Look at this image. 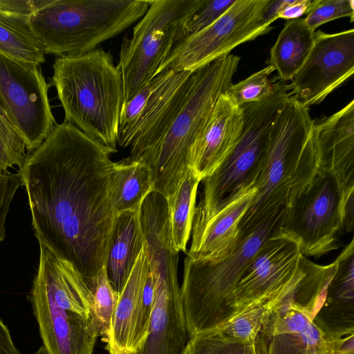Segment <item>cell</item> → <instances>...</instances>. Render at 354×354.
I'll use <instances>...</instances> for the list:
<instances>
[{
  "mask_svg": "<svg viewBox=\"0 0 354 354\" xmlns=\"http://www.w3.org/2000/svg\"><path fill=\"white\" fill-rule=\"evenodd\" d=\"M148 271V254L145 242L128 280L119 294L111 328L106 339V348L109 354H135L133 339Z\"/></svg>",
  "mask_w": 354,
  "mask_h": 354,
  "instance_id": "7402d4cb",
  "label": "cell"
},
{
  "mask_svg": "<svg viewBox=\"0 0 354 354\" xmlns=\"http://www.w3.org/2000/svg\"><path fill=\"white\" fill-rule=\"evenodd\" d=\"M181 354H188L187 352L185 350H183V353Z\"/></svg>",
  "mask_w": 354,
  "mask_h": 354,
  "instance_id": "b9f144b4",
  "label": "cell"
},
{
  "mask_svg": "<svg viewBox=\"0 0 354 354\" xmlns=\"http://www.w3.org/2000/svg\"><path fill=\"white\" fill-rule=\"evenodd\" d=\"M341 202L335 179L318 168L285 208L280 228L298 242L304 257L319 258L339 246L344 232Z\"/></svg>",
  "mask_w": 354,
  "mask_h": 354,
  "instance_id": "30bf717a",
  "label": "cell"
},
{
  "mask_svg": "<svg viewBox=\"0 0 354 354\" xmlns=\"http://www.w3.org/2000/svg\"><path fill=\"white\" fill-rule=\"evenodd\" d=\"M328 340L329 354H354V333Z\"/></svg>",
  "mask_w": 354,
  "mask_h": 354,
  "instance_id": "74e56055",
  "label": "cell"
},
{
  "mask_svg": "<svg viewBox=\"0 0 354 354\" xmlns=\"http://www.w3.org/2000/svg\"><path fill=\"white\" fill-rule=\"evenodd\" d=\"M201 182L190 169L178 187L176 192L167 200L171 237V249L174 253L187 252L194 212L197 189Z\"/></svg>",
  "mask_w": 354,
  "mask_h": 354,
  "instance_id": "4316f807",
  "label": "cell"
},
{
  "mask_svg": "<svg viewBox=\"0 0 354 354\" xmlns=\"http://www.w3.org/2000/svg\"><path fill=\"white\" fill-rule=\"evenodd\" d=\"M274 71V68L268 65L245 80L232 84L226 92L227 96L238 106L268 97L274 88V82L268 78Z\"/></svg>",
  "mask_w": 354,
  "mask_h": 354,
  "instance_id": "1f68e13d",
  "label": "cell"
},
{
  "mask_svg": "<svg viewBox=\"0 0 354 354\" xmlns=\"http://www.w3.org/2000/svg\"><path fill=\"white\" fill-rule=\"evenodd\" d=\"M0 54L37 64L45 62V53L35 37L29 17L0 9Z\"/></svg>",
  "mask_w": 354,
  "mask_h": 354,
  "instance_id": "484cf974",
  "label": "cell"
},
{
  "mask_svg": "<svg viewBox=\"0 0 354 354\" xmlns=\"http://www.w3.org/2000/svg\"><path fill=\"white\" fill-rule=\"evenodd\" d=\"M241 107L222 95L191 156L190 169L201 181L211 175L236 145L241 133Z\"/></svg>",
  "mask_w": 354,
  "mask_h": 354,
  "instance_id": "e0dca14e",
  "label": "cell"
},
{
  "mask_svg": "<svg viewBox=\"0 0 354 354\" xmlns=\"http://www.w3.org/2000/svg\"><path fill=\"white\" fill-rule=\"evenodd\" d=\"M24 138L0 98V178L11 174L9 168L22 169L28 155Z\"/></svg>",
  "mask_w": 354,
  "mask_h": 354,
  "instance_id": "f1b7e54d",
  "label": "cell"
},
{
  "mask_svg": "<svg viewBox=\"0 0 354 354\" xmlns=\"http://www.w3.org/2000/svg\"><path fill=\"white\" fill-rule=\"evenodd\" d=\"M286 3V0H269L261 17V22L264 25L270 26L277 19L278 15Z\"/></svg>",
  "mask_w": 354,
  "mask_h": 354,
  "instance_id": "f35d334b",
  "label": "cell"
},
{
  "mask_svg": "<svg viewBox=\"0 0 354 354\" xmlns=\"http://www.w3.org/2000/svg\"><path fill=\"white\" fill-rule=\"evenodd\" d=\"M140 210L121 212L115 216L109 244L106 270L113 288L120 294L145 244Z\"/></svg>",
  "mask_w": 354,
  "mask_h": 354,
  "instance_id": "603a6c76",
  "label": "cell"
},
{
  "mask_svg": "<svg viewBox=\"0 0 354 354\" xmlns=\"http://www.w3.org/2000/svg\"><path fill=\"white\" fill-rule=\"evenodd\" d=\"M149 0H53L29 17L45 54L79 55L97 48L147 11Z\"/></svg>",
  "mask_w": 354,
  "mask_h": 354,
  "instance_id": "8992f818",
  "label": "cell"
},
{
  "mask_svg": "<svg viewBox=\"0 0 354 354\" xmlns=\"http://www.w3.org/2000/svg\"><path fill=\"white\" fill-rule=\"evenodd\" d=\"M185 350L188 354H250L253 344L235 340L214 329L189 337Z\"/></svg>",
  "mask_w": 354,
  "mask_h": 354,
  "instance_id": "f546056e",
  "label": "cell"
},
{
  "mask_svg": "<svg viewBox=\"0 0 354 354\" xmlns=\"http://www.w3.org/2000/svg\"><path fill=\"white\" fill-rule=\"evenodd\" d=\"M281 208L241 235L234 250L218 261L185 259L180 288L188 337L221 327L234 313L233 293L251 259L283 221Z\"/></svg>",
  "mask_w": 354,
  "mask_h": 354,
  "instance_id": "5b68a950",
  "label": "cell"
},
{
  "mask_svg": "<svg viewBox=\"0 0 354 354\" xmlns=\"http://www.w3.org/2000/svg\"><path fill=\"white\" fill-rule=\"evenodd\" d=\"M250 354H254V349L252 350V353Z\"/></svg>",
  "mask_w": 354,
  "mask_h": 354,
  "instance_id": "7bdbcfd3",
  "label": "cell"
},
{
  "mask_svg": "<svg viewBox=\"0 0 354 354\" xmlns=\"http://www.w3.org/2000/svg\"><path fill=\"white\" fill-rule=\"evenodd\" d=\"M86 281L91 292L92 316L100 336L105 339L110 332L119 294L109 280L106 267H102Z\"/></svg>",
  "mask_w": 354,
  "mask_h": 354,
  "instance_id": "83f0119b",
  "label": "cell"
},
{
  "mask_svg": "<svg viewBox=\"0 0 354 354\" xmlns=\"http://www.w3.org/2000/svg\"><path fill=\"white\" fill-rule=\"evenodd\" d=\"M280 227L248 263L233 293V317L253 304L274 298L297 275L303 254L298 242Z\"/></svg>",
  "mask_w": 354,
  "mask_h": 354,
  "instance_id": "4fadbf2b",
  "label": "cell"
},
{
  "mask_svg": "<svg viewBox=\"0 0 354 354\" xmlns=\"http://www.w3.org/2000/svg\"><path fill=\"white\" fill-rule=\"evenodd\" d=\"M22 185L20 173H11L0 178V243L6 237V220L10 204Z\"/></svg>",
  "mask_w": 354,
  "mask_h": 354,
  "instance_id": "e575fe53",
  "label": "cell"
},
{
  "mask_svg": "<svg viewBox=\"0 0 354 354\" xmlns=\"http://www.w3.org/2000/svg\"><path fill=\"white\" fill-rule=\"evenodd\" d=\"M291 95L290 84L279 81L274 83L268 97L240 106L243 124L239 139L216 169L202 180L203 194L196 205L192 230L203 225L243 191L254 188L273 124Z\"/></svg>",
  "mask_w": 354,
  "mask_h": 354,
  "instance_id": "52a82bcc",
  "label": "cell"
},
{
  "mask_svg": "<svg viewBox=\"0 0 354 354\" xmlns=\"http://www.w3.org/2000/svg\"><path fill=\"white\" fill-rule=\"evenodd\" d=\"M50 86H54L68 122L102 145L116 149L124 102L121 73L110 52L97 48L57 57Z\"/></svg>",
  "mask_w": 354,
  "mask_h": 354,
  "instance_id": "277c9868",
  "label": "cell"
},
{
  "mask_svg": "<svg viewBox=\"0 0 354 354\" xmlns=\"http://www.w3.org/2000/svg\"><path fill=\"white\" fill-rule=\"evenodd\" d=\"M324 304L313 319L328 338L354 333V239L336 258Z\"/></svg>",
  "mask_w": 354,
  "mask_h": 354,
  "instance_id": "ffe728a7",
  "label": "cell"
},
{
  "mask_svg": "<svg viewBox=\"0 0 354 354\" xmlns=\"http://www.w3.org/2000/svg\"><path fill=\"white\" fill-rule=\"evenodd\" d=\"M354 73V30L315 32L313 48L291 80L292 95L306 106L321 103Z\"/></svg>",
  "mask_w": 354,
  "mask_h": 354,
  "instance_id": "5bb4252c",
  "label": "cell"
},
{
  "mask_svg": "<svg viewBox=\"0 0 354 354\" xmlns=\"http://www.w3.org/2000/svg\"><path fill=\"white\" fill-rule=\"evenodd\" d=\"M239 61V57L229 54L192 71L129 147L125 159L149 166L153 172L154 192L166 200L191 169L192 151L218 100L232 84Z\"/></svg>",
  "mask_w": 354,
  "mask_h": 354,
  "instance_id": "7a4b0ae2",
  "label": "cell"
},
{
  "mask_svg": "<svg viewBox=\"0 0 354 354\" xmlns=\"http://www.w3.org/2000/svg\"><path fill=\"white\" fill-rule=\"evenodd\" d=\"M144 234L154 300L149 335L139 354H181L189 337L177 278L179 253L171 249L167 227L151 226Z\"/></svg>",
  "mask_w": 354,
  "mask_h": 354,
  "instance_id": "9c48e42d",
  "label": "cell"
},
{
  "mask_svg": "<svg viewBox=\"0 0 354 354\" xmlns=\"http://www.w3.org/2000/svg\"><path fill=\"white\" fill-rule=\"evenodd\" d=\"M48 354H92L100 336L93 317L57 307L32 304Z\"/></svg>",
  "mask_w": 354,
  "mask_h": 354,
  "instance_id": "d6986e66",
  "label": "cell"
},
{
  "mask_svg": "<svg viewBox=\"0 0 354 354\" xmlns=\"http://www.w3.org/2000/svg\"><path fill=\"white\" fill-rule=\"evenodd\" d=\"M342 17H349L353 21V0H316L304 21L315 32L321 25Z\"/></svg>",
  "mask_w": 354,
  "mask_h": 354,
  "instance_id": "d6a6232c",
  "label": "cell"
},
{
  "mask_svg": "<svg viewBox=\"0 0 354 354\" xmlns=\"http://www.w3.org/2000/svg\"><path fill=\"white\" fill-rule=\"evenodd\" d=\"M39 64L0 54V98L24 138L26 149H36L56 124Z\"/></svg>",
  "mask_w": 354,
  "mask_h": 354,
  "instance_id": "7c38bea8",
  "label": "cell"
},
{
  "mask_svg": "<svg viewBox=\"0 0 354 354\" xmlns=\"http://www.w3.org/2000/svg\"><path fill=\"white\" fill-rule=\"evenodd\" d=\"M53 1V0H0V9L30 17Z\"/></svg>",
  "mask_w": 354,
  "mask_h": 354,
  "instance_id": "d590c367",
  "label": "cell"
},
{
  "mask_svg": "<svg viewBox=\"0 0 354 354\" xmlns=\"http://www.w3.org/2000/svg\"><path fill=\"white\" fill-rule=\"evenodd\" d=\"M268 301L261 328L253 341L254 354H329L328 338L311 315L294 304L288 290L297 279Z\"/></svg>",
  "mask_w": 354,
  "mask_h": 354,
  "instance_id": "9a60e30c",
  "label": "cell"
},
{
  "mask_svg": "<svg viewBox=\"0 0 354 354\" xmlns=\"http://www.w3.org/2000/svg\"><path fill=\"white\" fill-rule=\"evenodd\" d=\"M107 147L73 124H56L20 171L39 243L85 279L106 266L115 214Z\"/></svg>",
  "mask_w": 354,
  "mask_h": 354,
  "instance_id": "6da1fadb",
  "label": "cell"
},
{
  "mask_svg": "<svg viewBox=\"0 0 354 354\" xmlns=\"http://www.w3.org/2000/svg\"><path fill=\"white\" fill-rule=\"evenodd\" d=\"M316 0H286L278 19L292 20L307 14Z\"/></svg>",
  "mask_w": 354,
  "mask_h": 354,
  "instance_id": "8d00e7d4",
  "label": "cell"
},
{
  "mask_svg": "<svg viewBox=\"0 0 354 354\" xmlns=\"http://www.w3.org/2000/svg\"><path fill=\"white\" fill-rule=\"evenodd\" d=\"M268 308V301L253 304L227 321L219 329L230 337L243 342L253 343Z\"/></svg>",
  "mask_w": 354,
  "mask_h": 354,
  "instance_id": "4dcf8cb0",
  "label": "cell"
},
{
  "mask_svg": "<svg viewBox=\"0 0 354 354\" xmlns=\"http://www.w3.org/2000/svg\"><path fill=\"white\" fill-rule=\"evenodd\" d=\"M153 191V172L146 164L125 158L115 162L111 175V198L116 216L140 209Z\"/></svg>",
  "mask_w": 354,
  "mask_h": 354,
  "instance_id": "cb8c5ba5",
  "label": "cell"
},
{
  "mask_svg": "<svg viewBox=\"0 0 354 354\" xmlns=\"http://www.w3.org/2000/svg\"><path fill=\"white\" fill-rule=\"evenodd\" d=\"M269 0H236L216 21L179 42L160 66L194 71L230 54L237 46L268 33L272 27L261 22Z\"/></svg>",
  "mask_w": 354,
  "mask_h": 354,
  "instance_id": "8fae6325",
  "label": "cell"
},
{
  "mask_svg": "<svg viewBox=\"0 0 354 354\" xmlns=\"http://www.w3.org/2000/svg\"><path fill=\"white\" fill-rule=\"evenodd\" d=\"M0 354H21L15 347L8 327L0 320Z\"/></svg>",
  "mask_w": 354,
  "mask_h": 354,
  "instance_id": "ab89813d",
  "label": "cell"
},
{
  "mask_svg": "<svg viewBox=\"0 0 354 354\" xmlns=\"http://www.w3.org/2000/svg\"><path fill=\"white\" fill-rule=\"evenodd\" d=\"M318 167L337 181L342 202L354 193V100L312 129Z\"/></svg>",
  "mask_w": 354,
  "mask_h": 354,
  "instance_id": "2e32d148",
  "label": "cell"
},
{
  "mask_svg": "<svg viewBox=\"0 0 354 354\" xmlns=\"http://www.w3.org/2000/svg\"><path fill=\"white\" fill-rule=\"evenodd\" d=\"M236 0H205L186 28L185 37L208 27L221 17Z\"/></svg>",
  "mask_w": 354,
  "mask_h": 354,
  "instance_id": "836d02e7",
  "label": "cell"
},
{
  "mask_svg": "<svg viewBox=\"0 0 354 354\" xmlns=\"http://www.w3.org/2000/svg\"><path fill=\"white\" fill-rule=\"evenodd\" d=\"M34 354H48L44 346L40 347Z\"/></svg>",
  "mask_w": 354,
  "mask_h": 354,
  "instance_id": "60d3db41",
  "label": "cell"
},
{
  "mask_svg": "<svg viewBox=\"0 0 354 354\" xmlns=\"http://www.w3.org/2000/svg\"><path fill=\"white\" fill-rule=\"evenodd\" d=\"M192 71L167 70L150 80L129 101L123 104L118 145L127 148L151 124L169 98Z\"/></svg>",
  "mask_w": 354,
  "mask_h": 354,
  "instance_id": "44dd1931",
  "label": "cell"
},
{
  "mask_svg": "<svg viewBox=\"0 0 354 354\" xmlns=\"http://www.w3.org/2000/svg\"><path fill=\"white\" fill-rule=\"evenodd\" d=\"M315 41V32L304 19L288 20L271 48L270 66L278 72L281 81L291 80L309 55Z\"/></svg>",
  "mask_w": 354,
  "mask_h": 354,
  "instance_id": "d4e9b609",
  "label": "cell"
},
{
  "mask_svg": "<svg viewBox=\"0 0 354 354\" xmlns=\"http://www.w3.org/2000/svg\"><path fill=\"white\" fill-rule=\"evenodd\" d=\"M205 0H152L134 26L131 38L122 42L118 68L124 102L129 101L157 75L162 64L185 38L186 28Z\"/></svg>",
  "mask_w": 354,
  "mask_h": 354,
  "instance_id": "ba28073f",
  "label": "cell"
},
{
  "mask_svg": "<svg viewBox=\"0 0 354 354\" xmlns=\"http://www.w3.org/2000/svg\"><path fill=\"white\" fill-rule=\"evenodd\" d=\"M255 192V188L243 191L222 206L203 225L192 230L191 247L186 257L218 261L227 257L241 239L239 225Z\"/></svg>",
  "mask_w": 354,
  "mask_h": 354,
  "instance_id": "ac0fdd59",
  "label": "cell"
},
{
  "mask_svg": "<svg viewBox=\"0 0 354 354\" xmlns=\"http://www.w3.org/2000/svg\"><path fill=\"white\" fill-rule=\"evenodd\" d=\"M314 121L309 108L297 97L286 100L272 126L256 192L239 225L241 235L286 208L317 172Z\"/></svg>",
  "mask_w": 354,
  "mask_h": 354,
  "instance_id": "3957f363",
  "label": "cell"
}]
</instances>
